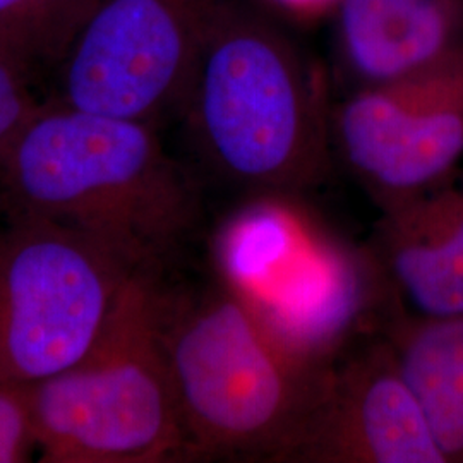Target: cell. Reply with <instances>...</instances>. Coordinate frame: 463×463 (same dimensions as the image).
<instances>
[{"instance_id":"10","label":"cell","mask_w":463,"mask_h":463,"mask_svg":"<svg viewBox=\"0 0 463 463\" xmlns=\"http://www.w3.org/2000/svg\"><path fill=\"white\" fill-rule=\"evenodd\" d=\"M381 213L369 246L400 300L417 315L463 316V170Z\"/></svg>"},{"instance_id":"12","label":"cell","mask_w":463,"mask_h":463,"mask_svg":"<svg viewBox=\"0 0 463 463\" xmlns=\"http://www.w3.org/2000/svg\"><path fill=\"white\" fill-rule=\"evenodd\" d=\"M447 463H463V316L430 317L400 298L381 326Z\"/></svg>"},{"instance_id":"6","label":"cell","mask_w":463,"mask_h":463,"mask_svg":"<svg viewBox=\"0 0 463 463\" xmlns=\"http://www.w3.org/2000/svg\"><path fill=\"white\" fill-rule=\"evenodd\" d=\"M2 215L0 384L30 386L83 357L141 269L61 225Z\"/></svg>"},{"instance_id":"16","label":"cell","mask_w":463,"mask_h":463,"mask_svg":"<svg viewBox=\"0 0 463 463\" xmlns=\"http://www.w3.org/2000/svg\"><path fill=\"white\" fill-rule=\"evenodd\" d=\"M281 11L298 19H316L330 11H336L342 0H269Z\"/></svg>"},{"instance_id":"14","label":"cell","mask_w":463,"mask_h":463,"mask_svg":"<svg viewBox=\"0 0 463 463\" xmlns=\"http://www.w3.org/2000/svg\"><path fill=\"white\" fill-rule=\"evenodd\" d=\"M32 457L36 438L28 388L0 384V463L30 462Z\"/></svg>"},{"instance_id":"5","label":"cell","mask_w":463,"mask_h":463,"mask_svg":"<svg viewBox=\"0 0 463 463\" xmlns=\"http://www.w3.org/2000/svg\"><path fill=\"white\" fill-rule=\"evenodd\" d=\"M165 275L136 271L83 357L26 386L40 462H185L160 333Z\"/></svg>"},{"instance_id":"7","label":"cell","mask_w":463,"mask_h":463,"mask_svg":"<svg viewBox=\"0 0 463 463\" xmlns=\"http://www.w3.org/2000/svg\"><path fill=\"white\" fill-rule=\"evenodd\" d=\"M229 2L99 0L55 71V99L153 126L181 114L203 47Z\"/></svg>"},{"instance_id":"2","label":"cell","mask_w":463,"mask_h":463,"mask_svg":"<svg viewBox=\"0 0 463 463\" xmlns=\"http://www.w3.org/2000/svg\"><path fill=\"white\" fill-rule=\"evenodd\" d=\"M179 116L201 165L242 196H306L330 174L331 114L319 72L233 0L203 47Z\"/></svg>"},{"instance_id":"3","label":"cell","mask_w":463,"mask_h":463,"mask_svg":"<svg viewBox=\"0 0 463 463\" xmlns=\"http://www.w3.org/2000/svg\"><path fill=\"white\" fill-rule=\"evenodd\" d=\"M212 261L277 345L315 371L378 333L398 298L369 242L331 232L304 196H244L218 227Z\"/></svg>"},{"instance_id":"1","label":"cell","mask_w":463,"mask_h":463,"mask_svg":"<svg viewBox=\"0 0 463 463\" xmlns=\"http://www.w3.org/2000/svg\"><path fill=\"white\" fill-rule=\"evenodd\" d=\"M203 185L156 126L42 103L0 158V212L84 235L136 269L168 271L204 216Z\"/></svg>"},{"instance_id":"11","label":"cell","mask_w":463,"mask_h":463,"mask_svg":"<svg viewBox=\"0 0 463 463\" xmlns=\"http://www.w3.org/2000/svg\"><path fill=\"white\" fill-rule=\"evenodd\" d=\"M338 50L359 88L434 66L463 47V0H342Z\"/></svg>"},{"instance_id":"4","label":"cell","mask_w":463,"mask_h":463,"mask_svg":"<svg viewBox=\"0 0 463 463\" xmlns=\"http://www.w3.org/2000/svg\"><path fill=\"white\" fill-rule=\"evenodd\" d=\"M164 277L160 333L185 462L281 463L323 371L277 345L216 279Z\"/></svg>"},{"instance_id":"13","label":"cell","mask_w":463,"mask_h":463,"mask_svg":"<svg viewBox=\"0 0 463 463\" xmlns=\"http://www.w3.org/2000/svg\"><path fill=\"white\" fill-rule=\"evenodd\" d=\"M99 0H0V55L32 83L57 71Z\"/></svg>"},{"instance_id":"8","label":"cell","mask_w":463,"mask_h":463,"mask_svg":"<svg viewBox=\"0 0 463 463\" xmlns=\"http://www.w3.org/2000/svg\"><path fill=\"white\" fill-rule=\"evenodd\" d=\"M331 137L381 210L445 183L463 158V47L411 76L357 88L331 116Z\"/></svg>"},{"instance_id":"15","label":"cell","mask_w":463,"mask_h":463,"mask_svg":"<svg viewBox=\"0 0 463 463\" xmlns=\"http://www.w3.org/2000/svg\"><path fill=\"white\" fill-rule=\"evenodd\" d=\"M32 88L33 83L0 55V158L42 105Z\"/></svg>"},{"instance_id":"9","label":"cell","mask_w":463,"mask_h":463,"mask_svg":"<svg viewBox=\"0 0 463 463\" xmlns=\"http://www.w3.org/2000/svg\"><path fill=\"white\" fill-rule=\"evenodd\" d=\"M281 463H447L383 333L361 338L319 376Z\"/></svg>"}]
</instances>
